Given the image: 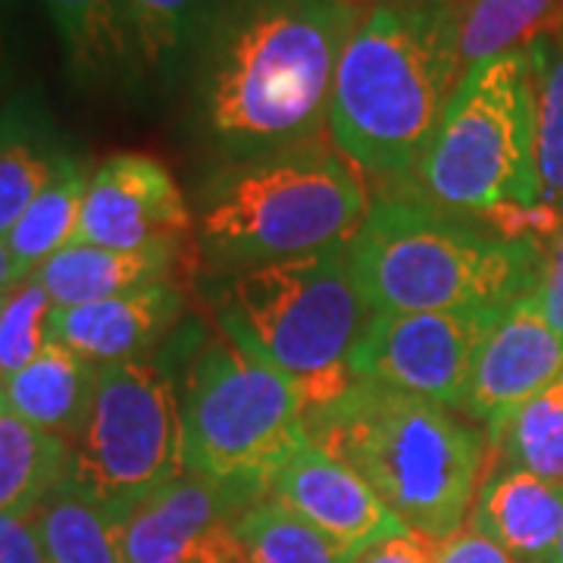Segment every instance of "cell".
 Instances as JSON below:
<instances>
[{"instance_id": "obj_32", "label": "cell", "mask_w": 563, "mask_h": 563, "mask_svg": "<svg viewBox=\"0 0 563 563\" xmlns=\"http://www.w3.org/2000/svg\"><path fill=\"white\" fill-rule=\"evenodd\" d=\"M0 563H47L38 532L29 517L0 514Z\"/></svg>"}, {"instance_id": "obj_19", "label": "cell", "mask_w": 563, "mask_h": 563, "mask_svg": "<svg viewBox=\"0 0 563 563\" xmlns=\"http://www.w3.org/2000/svg\"><path fill=\"white\" fill-rule=\"evenodd\" d=\"M60 38L66 73L85 91H129L141 79L120 0H41Z\"/></svg>"}, {"instance_id": "obj_17", "label": "cell", "mask_w": 563, "mask_h": 563, "mask_svg": "<svg viewBox=\"0 0 563 563\" xmlns=\"http://www.w3.org/2000/svg\"><path fill=\"white\" fill-rule=\"evenodd\" d=\"M185 244H157L144 251H113L98 244H66L32 273L54 307L107 301L157 282H176L188 269Z\"/></svg>"}, {"instance_id": "obj_4", "label": "cell", "mask_w": 563, "mask_h": 563, "mask_svg": "<svg viewBox=\"0 0 563 563\" xmlns=\"http://www.w3.org/2000/svg\"><path fill=\"white\" fill-rule=\"evenodd\" d=\"M347 254L373 313L510 307L542 285L548 266V251L470 229L420 188L369 203Z\"/></svg>"}, {"instance_id": "obj_11", "label": "cell", "mask_w": 563, "mask_h": 563, "mask_svg": "<svg viewBox=\"0 0 563 563\" xmlns=\"http://www.w3.org/2000/svg\"><path fill=\"white\" fill-rule=\"evenodd\" d=\"M257 501L185 473L122 520L125 563H244L239 520Z\"/></svg>"}, {"instance_id": "obj_6", "label": "cell", "mask_w": 563, "mask_h": 563, "mask_svg": "<svg viewBox=\"0 0 563 563\" xmlns=\"http://www.w3.org/2000/svg\"><path fill=\"white\" fill-rule=\"evenodd\" d=\"M369 317L347 244L244 269L220 298L225 335L298 385L307 410L357 385L351 354Z\"/></svg>"}, {"instance_id": "obj_8", "label": "cell", "mask_w": 563, "mask_h": 563, "mask_svg": "<svg viewBox=\"0 0 563 563\" xmlns=\"http://www.w3.org/2000/svg\"><path fill=\"white\" fill-rule=\"evenodd\" d=\"M413 181L451 213L483 217L498 203H542L529 47L463 73Z\"/></svg>"}, {"instance_id": "obj_37", "label": "cell", "mask_w": 563, "mask_h": 563, "mask_svg": "<svg viewBox=\"0 0 563 563\" xmlns=\"http://www.w3.org/2000/svg\"><path fill=\"white\" fill-rule=\"evenodd\" d=\"M554 563H563V539H561V544H558V554H554Z\"/></svg>"}, {"instance_id": "obj_33", "label": "cell", "mask_w": 563, "mask_h": 563, "mask_svg": "<svg viewBox=\"0 0 563 563\" xmlns=\"http://www.w3.org/2000/svg\"><path fill=\"white\" fill-rule=\"evenodd\" d=\"M439 563H517L504 548L485 539L483 532L463 526L457 536H451L439 548Z\"/></svg>"}, {"instance_id": "obj_15", "label": "cell", "mask_w": 563, "mask_h": 563, "mask_svg": "<svg viewBox=\"0 0 563 563\" xmlns=\"http://www.w3.org/2000/svg\"><path fill=\"white\" fill-rule=\"evenodd\" d=\"M185 291L176 282H157L107 301L57 307L54 342L73 347L95 366L151 357L185 313Z\"/></svg>"}, {"instance_id": "obj_9", "label": "cell", "mask_w": 563, "mask_h": 563, "mask_svg": "<svg viewBox=\"0 0 563 563\" xmlns=\"http://www.w3.org/2000/svg\"><path fill=\"white\" fill-rule=\"evenodd\" d=\"M185 473L173 373L157 357L101 366L91 407L69 442L66 485L125 520L147 495Z\"/></svg>"}, {"instance_id": "obj_38", "label": "cell", "mask_w": 563, "mask_h": 563, "mask_svg": "<svg viewBox=\"0 0 563 563\" xmlns=\"http://www.w3.org/2000/svg\"><path fill=\"white\" fill-rule=\"evenodd\" d=\"M244 563H247V561H244Z\"/></svg>"}, {"instance_id": "obj_10", "label": "cell", "mask_w": 563, "mask_h": 563, "mask_svg": "<svg viewBox=\"0 0 563 563\" xmlns=\"http://www.w3.org/2000/svg\"><path fill=\"white\" fill-rule=\"evenodd\" d=\"M510 307L373 313L351 354V369L363 383L461 410L479 347Z\"/></svg>"}, {"instance_id": "obj_35", "label": "cell", "mask_w": 563, "mask_h": 563, "mask_svg": "<svg viewBox=\"0 0 563 563\" xmlns=\"http://www.w3.org/2000/svg\"><path fill=\"white\" fill-rule=\"evenodd\" d=\"M32 273L22 266L16 257H13V251L7 247V242L0 239V298H7L16 285H22V282L29 279Z\"/></svg>"}, {"instance_id": "obj_18", "label": "cell", "mask_w": 563, "mask_h": 563, "mask_svg": "<svg viewBox=\"0 0 563 563\" xmlns=\"http://www.w3.org/2000/svg\"><path fill=\"white\" fill-rule=\"evenodd\" d=\"M73 157L76 151L66 147L35 91L10 95L0 103V239L10 235L29 203Z\"/></svg>"}, {"instance_id": "obj_3", "label": "cell", "mask_w": 563, "mask_h": 563, "mask_svg": "<svg viewBox=\"0 0 563 563\" xmlns=\"http://www.w3.org/2000/svg\"><path fill=\"white\" fill-rule=\"evenodd\" d=\"M303 432L363 476L407 529L442 544L470 520L485 442L451 407L357 379L335 404L307 410Z\"/></svg>"}, {"instance_id": "obj_26", "label": "cell", "mask_w": 563, "mask_h": 563, "mask_svg": "<svg viewBox=\"0 0 563 563\" xmlns=\"http://www.w3.org/2000/svg\"><path fill=\"white\" fill-rule=\"evenodd\" d=\"M239 542L247 563H354L273 495L244 510Z\"/></svg>"}, {"instance_id": "obj_30", "label": "cell", "mask_w": 563, "mask_h": 563, "mask_svg": "<svg viewBox=\"0 0 563 563\" xmlns=\"http://www.w3.org/2000/svg\"><path fill=\"white\" fill-rule=\"evenodd\" d=\"M476 220L488 222L492 235L504 242H526L551 251L563 229V210L551 203H498Z\"/></svg>"}, {"instance_id": "obj_1", "label": "cell", "mask_w": 563, "mask_h": 563, "mask_svg": "<svg viewBox=\"0 0 563 563\" xmlns=\"http://www.w3.org/2000/svg\"><path fill=\"white\" fill-rule=\"evenodd\" d=\"M363 0H222L198 54L203 132L235 161L313 139Z\"/></svg>"}, {"instance_id": "obj_20", "label": "cell", "mask_w": 563, "mask_h": 563, "mask_svg": "<svg viewBox=\"0 0 563 563\" xmlns=\"http://www.w3.org/2000/svg\"><path fill=\"white\" fill-rule=\"evenodd\" d=\"M98 369L101 366L79 357L73 347L51 342L0 388V401L20 420L73 442L95 398Z\"/></svg>"}, {"instance_id": "obj_27", "label": "cell", "mask_w": 563, "mask_h": 563, "mask_svg": "<svg viewBox=\"0 0 563 563\" xmlns=\"http://www.w3.org/2000/svg\"><path fill=\"white\" fill-rule=\"evenodd\" d=\"M488 448L548 483H563V373L523 404Z\"/></svg>"}, {"instance_id": "obj_2", "label": "cell", "mask_w": 563, "mask_h": 563, "mask_svg": "<svg viewBox=\"0 0 563 563\" xmlns=\"http://www.w3.org/2000/svg\"><path fill=\"white\" fill-rule=\"evenodd\" d=\"M461 79L451 0L373 3L335 73L329 135L366 173L417 179Z\"/></svg>"}, {"instance_id": "obj_31", "label": "cell", "mask_w": 563, "mask_h": 563, "mask_svg": "<svg viewBox=\"0 0 563 563\" xmlns=\"http://www.w3.org/2000/svg\"><path fill=\"white\" fill-rule=\"evenodd\" d=\"M439 548L442 544L417 529H404L398 536L373 544L366 554L357 558V563H439Z\"/></svg>"}, {"instance_id": "obj_29", "label": "cell", "mask_w": 563, "mask_h": 563, "mask_svg": "<svg viewBox=\"0 0 563 563\" xmlns=\"http://www.w3.org/2000/svg\"><path fill=\"white\" fill-rule=\"evenodd\" d=\"M54 301L29 279L0 298V388L54 342Z\"/></svg>"}, {"instance_id": "obj_28", "label": "cell", "mask_w": 563, "mask_h": 563, "mask_svg": "<svg viewBox=\"0 0 563 563\" xmlns=\"http://www.w3.org/2000/svg\"><path fill=\"white\" fill-rule=\"evenodd\" d=\"M536 163L542 203H563V35L536 41Z\"/></svg>"}, {"instance_id": "obj_34", "label": "cell", "mask_w": 563, "mask_h": 563, "mask_svg": "<svg viewBox=\"0 0 563 563\" xmlns=\"http://www.w3.org/2000/svg\"><path fill=\"white\" fill-rule=\"evenodd\" d=\"M536 298L542 307L544 320L551 322L563 335V229L554 247L548 251V266H544L542 285L536 288Z\"/></svg>"}, {"instance_id": "obj_22", "label": "cell", "mask_w": 563, "mask_h": 563, "mask_svg": "<svg viewBox=\"0 0 563 563\" xmlns=\"http://www.w3.org/2000/svg\"><path fill=\"white\" fill-rule=\"evenodd\" d=\"M451 13L463 73L563 35V0H451Z\"/></svg>"}, {"instance_id": "obj_13", "label": "cell", "mask_w": 563, "mask_h": 563, "mask_svg": "<svg viewBox=\"0 0 563 563\" xmlns=\"http://www.w3.org/2000/svg\"><path fill=\"white\" fill-rule=\"evenodd\" d=\"M563 373V335L544 320L536 291L514 303L488 332L466 385L461 413L488 426V444L510 417Z\"/></svg>"}, {"instance_id": "obj_24", "label": "cell", "mask_w": 563, "mask_h": 563, "mask_svg": "<svg viewBox=\"0 0 563 563\" xmlns=\"http://www.w3.org/2000/svg\"><path fill=\"white\" fill-rule=\"evenodd\" d=\"M29 520L38 532L47 563H125L122 517L73 485H60Z\"/></svg>"}, {"instance_id": "obj_23", "label": "cell", "mask_w": 563, "mask_h": 563, "mask_svg": "<svg viewBox=\"0 0 563 563\" xmlns=\"http://www.w3.org/2000/svg\"><path fill=\"white\" fill-rule=\"evenodd\" d=\"M69 479V442L0 401V514L32 517Z\"/></svg>"}, {"instance_id": "obj_5", "label": "cell", "mask_w": 563, "mask_h": 563, "mask_svg": "<svg viewBox=\"0 0 563 563\" xmlns=\"http://www.w3.org/2000/svg\"><path fill=\"white\" fill-rule=\"evenodd\" d=\"M366 213L357 163L320 132L213 173L201 195L198 242L217 266L254 269L347 244Z\"/></svg>"}, {"instance_id": "obj_14", "label": "cell", "mask_w": 563, "mask_h": 563, "mask_svg": "<svg viewBox=\"0 0 563 563\" xmlns=\"http://www.w3.org/2000/svg\"><path fill=\"white\" fill-rule=\"evenodd\" d=\"M269 495L320 529L354 563L373 544L407 529L363 476L310 442L301 444L273 476Z\"/></svg>"}, {"instance_id": "obj_25", "label": "cell", "mask_w": 563, "mask_h": 563, "mask_svg": "<svg viewBox=\"0 0 563 563\" xmlns=\"http://www.w3.org/2000/svg\"><path fill=\"white\" fill-rule=\"evenodd\" d=\"M88 179H91V166L76 154L38 198L29 203V210L22 213L20 222L3 239L7 247L13 251V257L29 273H35L41 263L51 261L57 251L79 239Z\"/></svg>"}, {"instance_id": "obj_16", "label": "cell", "mask_w": 563, "mask_h": 563, "mask_svg": "<svg viewBox=\"0 0 563 563\" xmlns=\"http://www.w3.org/2000/svg\"><path fill=\"white\" fill-rule=\"evenodd\" d=\"M466 526L517 563H554L563 539V483H548L488 448Z\"/></svg>"}, {"instance_id": "obj_12", "label": "cell", "mask_w": 563, "mask_h": 563, "mask_svg": "<svg viewBox=\"0 0 563 563\" xmlns=\"http://www.w3.org/2000/svg\"><path fill=\"white\" fill-rule=\"evenodd\" d=\"M191 210L173 173L147 154H113L91 169L81 207V244L113 251H144L185 244Z\"/></svg>"}, {"instance_id": "obj_7", "label": "cell", "mask_w": 563, "mask_h": 563, "mask_svg": "<svg viewBox=\"0 0 563 563\" xmlns=\"http://www.w3.org/2000/svg\"><path fill=\"white\" fill-rule=\"evenodd\" d=\"M298 385L229 335L203 344L181 391L185 470L261 501L307 444Z\"/></svg>"}, {"instance_id": "obj_36", "label": "cell", "mask_w": 563, "mask_h": 563, "mask_svg": "<svg viewBox=\"0 0 563 563\" xmlns=\"http://www.w3.org/2000/svg\"><path fill=\"white\" fill-rule=\"evenodd\" d=\"M16 0H0V60H3V41H7V13L13 10Z\"/></svg>"}, {"instance_id": "obj_21", "label": "cell", "mask_w": 563, "mask_h": 563, "mask_svg": "<svg viewBox=\"0 0 563 563\" xmlns=\"http://www.w3.org/2000/svg\"><path fill=\"white\" fill-rule=\"evenodd\" d=\"M222 0H120L141 79L176 85L198 63Z\"/></svg>"}]
</instances>
